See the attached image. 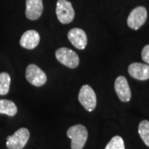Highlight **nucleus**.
<instances>
[{
    "label": "nucleus",
    "instance_id": "9d476101",
    "mask_svg": "<svg viewBox=\"0 0 149 149\" xmlns=\"http://www.w3.org/2000/svg\"><path fill=\"white\" fill-rule=\"evenodd\" d=\"M42 12V0H26V17L29 20H37Z\"/></svg>",
    "mask_w": 149,
    "mask_h": 149
},
{
    "label": "nucleus",
    "instance_id": "dca6fc26",
    "mask_svg": "<svg viewBox=\"0 0 149 149\" xmlns=\"http://www.w3.org/2000/svg\"><path fill=\"white\" fill-rule=\"evenodd\" d=\"M105 149H125L124 142L120 136H114L107 144Z\"/></svg>",
    "mask_w": 149,
    "mask_h": 149
},
{
    "label": "nucleus",
    "instance_id": "9b49d317",
    "mask_svg": "<svg viewBox=\"0 0 149 149\" xmlns=\"http://www.w3.org/2000/svg\"><path fill=\"white\" fill-rule=\"evenodd\" d=\"M128 73L134 78L139 80L149 79V65L134 62L128 66Z\"/></svg>",
    "mask_w": 149,
    "mask_h": 149
},
{
    "label": "nucleus",
    "instance_id": "0eeeda50",
    "mask_svg": "<svg viewBox=\"0 0 149 149\" xmlns=\"http://www.w3.org/2000/svg\"><path fill=\"white\" fill-rule=\"evenodd\" d=\"M148 17V12L144 7H138L134 8L129 14L127 20L128 26L133 30H139L145 23Z\"/></svg>",
    "mask_w": 149,
    "mask_h": 149
},
{
    "label": "nucleus",
    "instance_id": "1a4fd4ad",
    "mask_svg": "<svg viewBox=\"0 0 149 149\" xmlns=\"http://www.w3.org/2000/svg\"><path fill=\"white\" fill-rule=\"evenodd\" d=\"M67 37L71 44L79 50H84L87 45L86 33L80 28H72L68 32Z\"/></svg>",
    "mask_w": 149,
    "mask_h": 149
},
{
    "label": "nucleus",
    "instance_id": "f8f14e48",
    "mask_svg": "<svg viewBox=\"0 0 149 149\" xmlns=\"http://www.w3.org/2000/svg\"><path fill=\"white\" fill-rule=\"evenodd\" d=\"M40 42V35L35 30H28L25 32L20 39V45L25 49L32 50L37 47Z\"/></svg>",
    "mask_w": 149,
    "mask_h": 149
},
{
    "label": "nucleus",
    "instance_id": "39448f33",
    "mask_svg": "<svg viewBox=\"0 0 149 149\" xmlns=\"http://www.w3.org/2000/svg\"><path fill=\"white\" fill-rule=\"evenodd\" d=\"M78 99L81 105L87 111L92 112L95 109L97 104L95 93L90 85H85L80 88Z\"/></svg>",
    "mask_w": 149,
    "mask_h": 149
},
{
    "label": "nucleus",
    "instance_id": "f3484780",
    "mask_svg": "<svg viewBox=\"0 0 149 149\" xmlns=\"http://www.w3.org/2000/svg\"><path fill=\"white\" fill-rule=\"evenodd\" d=\"M142 59L149 65V45L145 46L142 51Z\"/></svg>",
    "mask_w": 149,
    "mask_h": 149
},
{
    "label": "nucleus",
    "instance_id": "20e7f679",
    "mask_svg": "<svg viewBox=\"0 0 149 149\" xmlns=\"http://www.w3.org/2000/svg\"><path fill=\"white\" fill-rule=\"evenodd\" d=\"M56 57L58 60L59 62L70 69L76 68L80 63L78 55L69 48H59L56 52Z\"/></svg>",
    "mask_w": 149,
    "mask_h": 149
},
{
    "label": "nucleus",
    "instance_id": "2eb2a0df",
    "mask_svg": "<svg viewBox=\"0 0 149 149\" xmlns=\"http://www.w3.org/2000/svg\"><path fill=\"white\" fill-rule=\"evenodd\" d=\"M139 133L144 143L149 147V121L143 120L139 123Z\"/></svg>",
    "mask_w": 149,
    "mask_h": 149
},
{
    "label": "nucleus",
    "instance_id": "ddd939ff",
    "mask_svg": "<svg viewBox=\"0 0 149 149\" xmlns=\"http://www.w3.org/2000/svg\"><path fill=\"white\" fill-rule=\"evenodd\" d=\"M17 112V107L15 103L8 100H0V113L13 117L16 115Z\"/></svg>",
    "mask_w": 149,
    "mask_h": 149
},
{
    "label": "nucleus",
    "instance_id": "7ed1b4c3",
    "mask_svg": "<svg viewBox=\"0 0 149 149\" xmlns=\"http://www.w3.org/2000/svg\"><path fill=\"white\" fill-rule=\"evenodd\" d=\"M56 16L60 22L68 24L73 21L74 17V10L71 3L67 0H58L56 3Z\"/></svg>",
    "mask_w": 149,
    "mask_h": 149
},
{
    "label": "nucleus",
    "instance_id": "f257e3e1",
    "mask_svg": "<svg viewBox=\"0 0 149 149\" xmlns=\"http://www.w3.org/2000/svg\"><path fill=\"white\" fill-rule=\"evenodd\" d=\"M66 133L71 139V149H83L88 139V131L84 125H74L67 130Z\"/></svg>",
    "mask_w": 149,
    "mask_h": 149
},
{
    "label": "nucleus",
    "instance_id": "423d86ee",
    "mask_svg": "<svg viewBox=\"0 0 149 149\" xmlns=\"http://www.w3.org/2000/svg\"><path fill=\"white\" fill-rule=\"evenodd\" d=\"M26 79L34 86L40 87L44 85L47 81V77L45 72L37 65H29L26 70Z\"/></svg>",
    "mask_w": 149,
    "mask_h": 149
},
{
    "label": "nucleus",
    "instance_id": "f03ea898",
    "mask_svg": "<svg viewBox=\"0 0 149 149\" xmlns=\"http://www.w3.org/2000/svg\"><path fill=\"white\" fill-rule=\"evenodd\" d=\"M29 138L30 133L28 129L19 128L13 135L7 138L6 146L8 149H22L27 143Z\"/></svg>",
    "mask_w": 149,
    "mask_h": 149
},
{
    "label": "nucleus",
    "instance_id": "6e6552de",
    "mask_svg": "<svg viewBox=\"0 0 149 149\" xmlns=\"http://www.w3.org/2000/svg\"><path fill=\"white\" fill-rule=\"evenodd\" d=\"M114 90L118 99L122 102H128L131 100V90L128 80L124 76H118L114 83Z\"/></svg>",
    "mask_w": 149,
    "mask_h": 149
},
{
    "label": "nucleus",
    "instance_id": "4468645a",
    "mask_svg": "<svg viewBox=\"0 0 149 149\" xmlns=\"http://www.w3.org/2000/svg\"><path fill=\"white\" fill-rule=\"evenodd\" d=\"M11 78L10 75L3 72L0 74V95H5L9 91Z\"/></svg>",
    "mask_w": 149,
    "mask_h": 149
}]
</instances>
